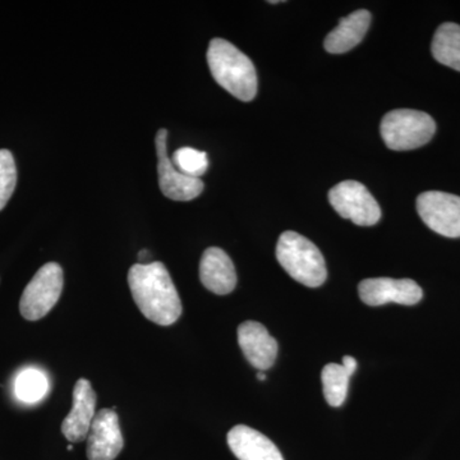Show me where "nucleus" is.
<instances>
[{
  "label": "nucleus",
  "mask_w": 460,
  "mask_h": 460,
  "mask_svg": "<svg viewBox=\"0 0 460 460\" xmlns=\"http://www.w3.org/2000/svg\"><path fill=\"white\" fill-rule=\"evenodd\" d=\"M63 270L56 262L42 266L27 284L21 296V314L29 321H38L53 310L63 290Z\"/></svg>",
  "instance_id": "obj_5"
},
{
  "label": "nucleus",
  "mask_w": 460,
  "mask_h": 460,
  "mask_svg": "<svg viewBox=\"0 0 460 460\" xmlns=\"http://www.w3.org/2000/svg\"><path fill=\"white\" fill-rule=\"evenodd\" d=\"M277 259L284 269L298 283L317 288L325 283V259L319 248L310 239L288 230L280 235L277 246Z\"/></svg>",
  "instance_id": "obj_3"
},
{
  "label": "nucleus",
  "mask_w": 460,
  "mask_h": 460,
  "mask_svg": "<svg viewBox=\"0 0 460 460\" xmlns=\"http://www.w3.org/2000/svg\"><path fill=\"white\" fill-rule=\"evenodd\" d=\"M341 366H343L344 370L348 372V375L349 376H352L354 372L357 370V361L356 358H353V357L350 356H345L343 358V363H341Z\"/></svg>",
  "instance_id": "obj_21"
},
{
  "label": "nucleus",
  "mask_w": 460,
  "mask_h": 460,
  "mask_svg": "<svg viewBox=\"0 0 460 460\" xmlns=\"http://www.w3.org/2000/svg\"><path fill=\"white\" fill-rule=\"evenodd\" d=\"M66 449H68L69 452H72V450H74V447H72V445H68V447H66Z\"/></svg>",
  "instance_id": "obj_24"
},
{
  "label": "nucleus",
  "mask_w": 460,
  "mask_h": 460,
  "mask_svg": "<svg viewBox=\"0 0 460 460\" xmlns=\"http://www.w3.org/2000/svg\"><path fill=\"white\" fill-rule=\"evenodd\" d=\"M208 63L214 80L242 102H251L257 93V74L252 60L224 39H213Z\"/></svg>",
  "instance_id": "obj_2"
},
{
  "label": "nucleus",
  "mask_w": 460,
  "mask_h": 460,
  "mask_svg": "<svg viewBox=\"0 0 460 460\" xmlns=\"http://www.w3.org/2000/svg\"><path fill=\"white\" fill-rule=\"evenodd\" d=\"M380 131L390 150H414L432 140L436 123L431 115L425 111L396 109L383 118Z\"/></svg>",
  "instance_id": "obj_4"
},
{
  "label": "nucleus",
  "mask_w": 460,
  "mask_h": 460,
  "mask_svg": "<svg viewBox=\"0 0 460 460\" xmlns=\"http://www.w3.org/2000/svg\"><path fill=\"white\" fill-rule=\"evenodd\" d=\"M128 284L138 310L154 323L171 326L181 314V302L164 263H136L128 272Z\"/></svg>",
  "instance_id": "obj_1"
},
{
  "label": "nucleus",
  "mask_w": 460,
  "mask_h": 460,
  "mask_svg": "<svg viewBox=\"0 0 460 460\" xmlns=\"http://www.w3.org/2000/svg\"><path fill=\"white\" fill-rule=\"evenodd\" d=\"M17 184V168L11 151L0 150V211L8 204Z\"/></svg>",
  "instance_id": "obj_20"
},
{
  "label": "nucleus",
  "mask_w": 460,
  "mask_h": 460,
  "mask_svg": "<svg viewBox=\"0 0 460 460\" xmlns=\"http://www.w3.org/2000/svg\"><path fill=\"white\" fill-rule=\"evenodd\" d=\"M349 377L343 366L338 363H329L323 367L321 375L323 395L332 407H341L347 399Z\"/></svg>",
  "instance_id": "obj_17"
},
{
  "label": "nucleus",
  "mask_w": 460,
  "mask_h": 460,
  "mask_svg": "<svg viewBox=\"0 0 460 460\" xmlns=\"http://www.w3.org/2000/svg\"><path fill=\"white\" fill-rule=\"evenodd\" d=\"M148 259V251L147 250H142L140 253H138V260L140 261H146Z\"/></svg>",
  "instance_id": "obj_22"
},
{
  "label": "nucleus",
  "mask_w": 460,
  "mask_h": 460,
  "mask_svg": "<svg viewBox=\"0 0 460 460\" xmlns=\"http://www.w3.org/2000/svg\"><path fill=\"white\" fill-rule=\"evenodd\" d=\"M238 343L247 361L260 371L272 367L278 356V343L268 329L256 321H246L238 328Z\"/></svg>",
  "instance_id": "obj_12"
},
{
  "label": "nucleus",
  "mask_w": 460,
  "mask_h": 460,
  "mask_svg": "<svg viewBox=\"0 0 460 460\" xmlns=\"http://www.w3.org/2000/svg\"><path fill=\"white\" fill-rule=\"evenodd\" d=\"M363 304L376 307L386 304L413 305L423 296L422 288L414 280L372 278L361 281L358 287Z\"/></svg>",
  "instance_id": "obj_9"
},
{
  "label": "nucleus",
  "mask_w": 460,
  "mask_h": 460,
  "mask_svg": "<svg viewBox=\"0 0 460 460\" xmlns=\"http://www.w3.org/2000/svg\"><path fill=\"white\" fill-rule=\"evenodd\" d=\"M226 440L239 460H284L270 438L248 426H235L230 429Z\"/></svg>",
  "instance_id": "obj_14"
},
{
  "label": "nucleus",
  "mask_w": 460,
  "mask_h": 460,
  "mask_svg": "<svg viewBox=\"0 0 460 460\" xmlns=\"http://www.w3.org/2000/svg\"><path fill=\"white\" fill-rule=\"evenodd\" d=\"M371 13L366 9L353 12L341 18L339 25L326 36L323 47L330 54H343L352 50L370 29Z\"/></svg>",
  "instance_id": "obj_15"
},
{
  "label": "nucleus",
  "mask_w": 460,
  "mask_h": 460,
  "mask_svg": "<svg viewBox=\"0 0 460 460\" xmlns=\"http://www.w3.org/2000/svg\"><path fill=\"white\" fill-rule=\"evenodd\" d=\"M417 211L423 223L438 234L460 237V198L440 190L420 193Z\"/></svg>",
  "instance_id": "obj_7"
},
{
  "label": "nucleus",
  "mask_w": 460,
  "mask_h": 460,
  "mask_svg": "<svg viewBox=\"0 0 460 460\" xmlns=\"http://www.w3.org/2000/svg\"><path fill=\"white\" fill-rule=\"evenodd\" d=\"M14 392L21 402L32 404V402H40L49 392V381L41 371L36 368H26L18 375Z\"/></svg>",
  "instance_id": "obj_18"
},
{
  "label": "nucleus",
  "mask_w": 460,
  "mask_h": 460,
  "mask_svg": "<svg viewBox=\"0 0 460 460\" xmlns=\"http://www.w3.org/2000/svg\"><path fill=\"white\" fill-rule=\"evenodd\" d=\"M124 440L119 417L113 410H102L95 414L87 436L89 460H114L122 452Z\"/></svg>",
  "instance_id": "obj_10"
},
{
  "label": "nucleus",
  "mask_w": 460,
  "mask_h": 460,
  "mask_svg": "<svg viewBox=\"0 0 460 460\" xmlns=\"http://www.w3.org/2000/svg\"><path fill=\"white\" fill-rule=\"evenodd\" d=\"M257 378H259L260 381H265L266 380V375L263 374L262 371H260L259 374H257Z\"/></svg>",
  "instance_id": "obj_23"
},
{
  "label": "nucleus",
  "mask_w": 460,
  "mask_h": 460,
  "mask_svg": "<svg viewBox=\"0 0 460 460\" xmlns=\"http://www.w3.org/2000/svg\"><path fill=\"white\" fill-rule=\"evenodd\" d=\"M431 51L438 63L460 72V26L453 22L438 26Z\"/></svg>",
  "instance_id": "obj_16"
},
{
  "label": "nucleus",
  "mask_w": 460,
  "mask_h": 460,
  "mask_svg": "<svg viewBox=\"0 0 460 460\" xmlns=\"http://www.w3.org/2000/svg\"><path fill=\"white\" fill-rule=\"evenodd\" d=\"M168 131L159 129L156 133L155 146L157 155V174L159 186L165 198L174 201H190L201 195L204 190V181L199 178L189 177L172 164L166 150Z\"/></svg>",
  "instance_id": "obj_8"
},
{
  "label": "nucleus",
  "mask_w": 460,
  "mask_h": 460,
  "mask_svg": "<svg viewBox=\"0 0 460 460\" xmlns=\"http://www.w3.org/2000/svg\"><path fill=\"white\" fill-rule=\"evenodd\" d=\"M171 160L178 171L192 178H201L208 168V154L192 147L178 148Z\"/></svg>",
  "instance_id": "obj_19"
},
{
  "label": "nucleus",
  "mask_w": 460,
  "mask_h": 460,
  "mask_svg": "<svg viewBox=\"0 0 460 460\" xmlns=\"http://www.w3.org/2000/svg\"><path fill=\"white\" fill-rule=\"evenodd\" d=\"M199 279L206 289L215 295L226 296L237 286V274L232 260L222 248L210 247L199 263Z\"/></svg>",
  "instance_id": "obj_13"
},
{
  "label": "nucleus",
  "mask_w": 460,
  "mask_h": 460,
  "mask_svg": "<svg viewBox=\"0 0 460 460\" xmlns=\"http://www.w3.org/2000/svg\"><path fill=\"white\" fill-rule=\"evenodd\" d=\"M96 393L86 378H80L74 389V405L62 423V432L71 443H80L89 436L95 419Z\"/></svg>",
  "instance_id": "obj_11"
},
{
  "label": "nucleus",
  "mask_w": 460,
  "mask_h": 460,
  "mask_svg": "<svg viewBox=\"0 0 460 460\" xmlns=\"http://www.w3.org/2000/svg\"><path fill=\"white\" fill-rule=\"evenodd\" d=\"M329 201L341 217L352 220L357 226H371L380 222V206L359 181H345L332 187Z\"/></svg>",
  "instance_id": "obj_6"
}]
</instances>
